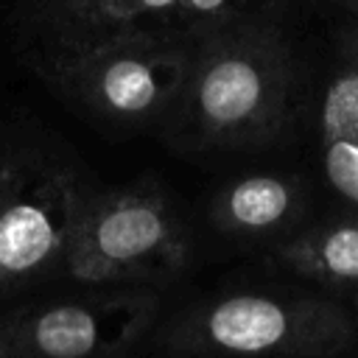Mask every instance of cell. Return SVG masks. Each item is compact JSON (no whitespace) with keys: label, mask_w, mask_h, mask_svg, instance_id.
<instances>
[{"label":"cell","mask_w":358,"mask_h":358,"mask_svg":"<svg viewBox=\"0 0 358 358\" xmlns=\"http://www.w3.org/2000/svg\"><path fill=\"white\" fill-rule=\"evenodd\" d=\"M299 106V56L280 3L193 42L182 92L157 129L185 154L260 151L285 137Z\"/></svg>","instance_id":"obj_1"},{"label":"cell","mask_w":358,"mask_h":358,"mask_svg":"<svg viewBox=\"0 0 358 358\" xmlns=\"http://www.w3.org/2000/svg\"><path fill=\"white\" fill-rule=\"evenodd\" d=\"M154 358H355L344 299L294 285H224L165 310L145 347Z\"/></svg>","instance_id":"obj_2"},{"label":"cell","mask_w":358,"mask_h":358,"mask_svg":"<svg viewBox=\"0 0 358 358\" xmlns=\"http://www.w3.org/2000/svg\"><path fill=\"white\" fill-rule=\"evenodd\" d=\"M92 187L62 137L36 120H0V308L59 280Z\"/></svg>","instance_id":"obj_3"},{"label":"cell","mask_w":358,"mask_h":358,"mask_svg":"<svg viewBox=\"0 0 358 358\" xmlns=\"http://www.w3.org/2000/svg\"><path fill=\"white\" fill-rule=\"evenodd\" d=\"M193 42L159 34L20 36L22 64L62 101L123 131H157L173 109Z\"/></svg>","instance_id":"obj_4"},{"label":"cell","mask_w":358,"mask_h":358,"mask_svg":"<svg viewBox=\"0 0 358 358\" xmlns=\"http://www.w3.org/2000/svg\"><path fill=\"white\" fill-rule=\"evenodd\" d=\"M196 263V235L157 176L92 187L59 280L78 288L168 291Z\"/></svg>","instance_id":"obj_5"},{"label":"cell","mask_w":358,"mask_h":358,"mask_svg":"<svg viewBox=\"0 0 358 358\" xmlns=\"http://www.w3.org/2000/svg\"><path fill=\"white\" fill-rule=\"evenodd\" d=\"M165 291L81 288L0 308V358H134L165 313Z\"/></svg>","instance_id":"obj_6"},{"label":"cell","mask_w":358,"mask_h":358,"mask_svg":"<svg viewBox=\"0 0 358 358\" xmlns=\"http://www.w3.org/2000/svg\"><path fill=\"white\" fill-rule=\"evenodd\" d=\"M277 0H20L22 36L67 39L98 34H159L196 42L199 36Z\"/></svg>","instance_id":"obj_7"},{"label":"cell","mask_w":358,"mask_h":358,"mask_svg":"<svg viewBox=\"0 0 358 358\" xmlns=\"http://www.w3.org/2000/svg\"><path fill=\"white\" fill-rule=\"evenodd\" d=\"M313 215V199L302 176L288 171L241 173L218 185L207 201L215 235L238 246L274 249Z\"/></svg>","instance_id":"obj_8"},{"label":"cell","mask_w":358,"mask_h":358,"mask_svg":"<svg viewBox=\"0 0 358 358\" xmlns=\"http://www.w3.org/2000/svg\"><path fill=\"white\" fill-rule=\"evenodd\" d=\"M316 148L330 190L341 204L358 207V22L336 34L319 92Z\"/></svg>","instance_id":"obj_9"},{"label":"cell","mask_w":358,"mask_h":358,"mask_svg":"<svg viewBox=\"0 0 358 358\" xmlns=\"http://www.w3.org/2000/svg\"><path fill=\"white\" fill-rule=\"evenodd\" d=\"M268 255L294 280L350 302L358 296V207L341 204L333 213L310 215Z\"/></svg>","instance_id":"obj_10"},{"label":"cell","mask_w":358,"mask_h":358,"mask_svg":"<svg viewBox=\"0 0 358 358\" xmlns=\"http://www.w3.org/2000/svg\"><path fill=\"white\" fill-rule=\"evenodd\" d=\"M347 305H350V310H352V319H355V327H358V296H352Z\"/></svg>","instance_id":"obj_11"},{"label":"cell","mask_w":358,"mask_h":358,"mask_svg":"<svg viewBox=\"0 0 358 358\" xmlns=\"http://www.w3.org/2000/svg\"><path fill=\"white\" fill-rule=\"evenodd\" d=\"M330 3H338V6H347L350 11H352V6H355V0H330Z\"/></svg>","instance_id":"obj_12"},{"label":"cell","mask_w":358,"mask_h":358,"mask_svg":"<svg viewBox=\"0 0 358 358\" xmlns=\"http://www.w3.org/2000/svg\"><path fill=\"white\" fill-rule=\"evenodd\" d=\"M352 11H358V0H355V6H352Z\"/></svg>","instance_id":"obj_13"}]
</instances>
